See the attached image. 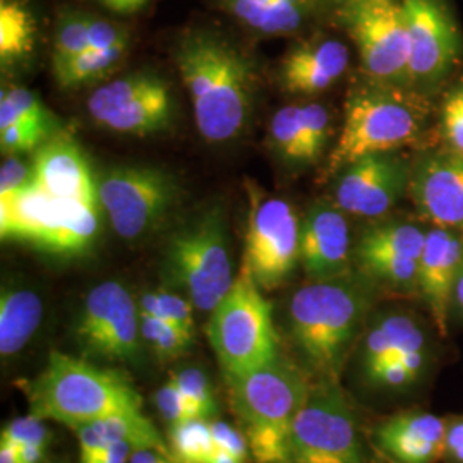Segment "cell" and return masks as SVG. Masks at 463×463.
Listing matches in <instances>:
<instances>
[{
    "instance_id": "obj_1",
    "label": "cell",
    "mask_w": 463,
    "mask_h": 463,
    "mask_svg": "<svg viewBox=\"0 0 463 463\" xmlns=\"http://www.w3.org/2000/svg\"><path fill=\"white\" fill-rule=\"evenodd\" d=\"M175 62L199 134L210 143H223L242 133L252 99L248 59L222 36L194 32L177 45Z\"/></svg>"
},
{
    "instance_id": "obj_2",
    "label": "cell",
    "mask_w": 463,
    "mask_h": 463,
    "mask_svg": "<svg viewBox=\"0 0 463 463\" xmlns=\"http://www.w3.org/2000/svg\"><path fill=\"white\" fill-rule=\"evenodd\" d=\"M369 294L347 275L313 281L290 298L288 331L307 376L315 383H338L354 347Z\"/></svg>"
},
{
    "instance_id": "obj_3",
    "label": "cell",
    "mask_w": 463,
    "mask_h": 463,
    "mask_svg": "<svg viewBox=\"0 0 463 463\" xmlns=\"http://www.w3.org/2000/svg\"><path fill=\"white\" fill-rule=\"evenodd\" d=\"M32 412L78 430L110 415L143 411L133 383L116 369L52 350L43 371L24 384Z\"/></svg>"
},
{
    "instance_id": "obj_4",
    "label": "cell",
    "mask_w": 463,
    "mask_h": 463,
    "mask_svg": "<svg viewBox=\"0 0 463 463\" xmlns=\"http://www.w3.org/2000/svg\"><path fill=\"white\" fill-rule=\"evenodd\" d=\"M430 120V101L415 88L369 81L345 101L344 126L331 151L326 177L374 153H392L417 143Z\"/></svg>"
},
{
    "instance_id": "obj_5",
    "label": "cell",
    "mask_w": 463,
    "mask_h": 463,
    "mask_svg": "<svg viewBox=\"0 0 463 463\" xmlns=\"http://www.w3.org/2000/svg\"><path fill=\"white\" fill-rule=\"evenodd\" d=\"M225 380L252 458L258 463H290L292 424L313 384L306 371L280 355L271 364Z\"/></svg>"
},
{
    "instance_id": "obj_6",
    "label": "cell",
    "mask_w": 463,
    "mask_h": 463,
    "mask_svg": "<svg viewBox=\"0 0 463 463\" xmlns=\"http://www.w3.org/2000/svg\"><path fill=\"white\" fill-rule=\"evenodd\" d=\"M206 335L225 378L248 374L280 357L271 304L246 268L212 311Z\"/></svg>"
},
{
    "instance_id": "obj_7",
    "label": "cell",
    "mask_w": 463,
    "mask_h": 463,
    "mask_svg": "<svg viewBox=\"0 0 463 463\" xmlns=\"http://www.w3.org/2000/svg\"><path fill=\"white\" fill-rule=\"evenodd\" d=\"M164 279L194 309L212 313L233 285L225 215L212 208L175 232L164 252Z\"/></svg>"
},
{
    "instance_id": "obj_8",
    "label": "cell",
    "mask_w": 463,
    "mask_h": 463,
    "mask_svg": "<svg viewBox=\"0 0 463 463\" xmlns=\"http://www.w3.org/2000/svg\"><path fill=\"white\" fill-rule=\"evenodd\" d=\"M290 463H367L359 420L338 383H313L292 424Z\"/></svg>"
},
{
    "instance_id": "obj_9",
    "label": "cell",
    "mask_w": 463,
    "mask_h": 463,
    "mask_svg": "<svg viewBox=\"0 0 463 463\" xmlns=\"http://www.w3.org/2000/svg\"><path fill=\"white\" fill-rule=\"evenodd\" d=\"M340 17L369 80L414 88L403 0H344Z\"/></svg>"
},
{
    "instance_id": "obj_10",
    "label": "cell",
    "mask_w": 463,
    "mask_h": 463,
    "mask_svg": "<svg viewBox=\"0 0 463 463\" xmlns=\"http://www.w3.org/2000/svg\"><path fill=\"white\" fill-rule=\"evenodd\" d=\"M430 364L428 331L405 311L378 317L361 344V373L374 388L407 390L422 380Z\"/></svg>"
},
{
    "instance_id": "obj_11",
    "label": "cell",
    "mask_w": 463,
    "mask_h": 463,
    "mask_svg": "<svg viewBox=\"0 0 463 463\" xmlns=\"http://www.w3.org/2000/svg\"><path fill=\"white\" fill-rule=\"evenodd\" d=\"M179 198L172 175L155 166H116L99 183V201L117 235L136 241L165 222Z\"/></svg>"
},
{
    "instance_id": "obj_12",
    "label": "cell",
    "mask_w": 463,
    "mask_h": 463,
    "mask_svg": "<svg viewBox=\"0 0 463 463\" xmlns=\"http://www.w3.org/2000/svg\"><path fill=\"white\" fill-rule=\"evenodd\" d=\"M139 306L120 281H103L84 298L76 342L84 357L136 363L141 357Z\"/></svg>"
},
{
    "instance_id": "obj_13",
    "label": "cell",
    "mask_w": 463,
    "mask_h": 463,
    "mask_svg": "<svg viewBox=\"0 0 463 463\" xmlns=\"http://www.w3.org/2000/svg\"><path fill=\"white\" fill-rule=\"evenodd\" d=\"M86 109L109 131L148 136L170 126L174 101L168 84L158 74L139 71L99 86Z\"/></svg>"
},
{
    "instance_id": "obj_14",
    "label": "cell",
    "mask_w": 463,
    "mask_h": 463,
    "mask_svg": "<svg viewBox=\"0 0 463 463\" xmlns=\"http://www.w3.org/2000/svg\"><path fill=\"white\" fill-rule=\"evenodd\" d=\"M300 220L280 198L250 194L246 252L242 268L261 290H273L288 280L298 265Z\"/></svg>"
},
{
    "instance_id": "obj_15",
    "label": "cell",
    "mask_w": 463,
    "mask_h": 463,
    "mask_svg": "<svg viewBox=\"0 0 463 463\" xmlns=\"http://www.w3.org/2000/svg\"><path fill=\"white\" fill-rule=\"evenodd\" d=\"M412 162L400 151L374 153L340 172L335 204L354 216L380 218L409 193Z\"/></svg>"
},
{
    "instance_id": "obj_16",
    "label": "cell",
    "mask_w": 463,
    "mask_h": 463,
    "mask_svg": "<svg viewBox=\"0 0 463 463\" xmlns=\"http://www.w3.org/2000/svg\"><path fill=\"white\" fill-rule=\"evenodd\" d=\"M412 86L426 91L447 80L458 64L460 36L443 0H403Z\"/></svg>"
},
{
    "instance_id": "obj_17",
    "label": "cell",
    "mask_w": 463,
    "mask_h": 463,
    "mask_svg": "<svg viewBox=\"0 0 463 463\" xmlns=\"http://www.w3.org/2000/svg\"><path fill=\"white\" fill-rule=\"evenodd\" d=\"M426 231L411 222L371 227L354 248V260L369 280L403 292H417V277Z\"/></svg>"
},
{
    "instance_id": "obj_18",
    "label": "cell",
    "mask_w": 463,
    "mask_h": 463,
    "mask_svg": "<svg viewBox=\"0 0 463 463\" xmlns=\"http://www.w3.org/2000/svg\"><path fill=\"white\" fill-rule=\"evenodd\" d=\"M409 196L430 227L463 232V156L447 148L422 151L412 162Z\"/></svg>"
},
{
    "instance_id": "obj_19",
    "label": "cell",
    "mask_w": 463,
    "mask_h": 463,
    "mask_svg": "<svg viewBox=\"0 0 463 463\" xmlns=\"http://www.w3.org/2000/svg\"><path fill=\"white\" fill-rule=\"evenodd\" d=\"M463 269V232L430 227L426 231L417 294L424 300L434 328L447 336L453 296Z\"/></svg>"
},
{
    "instance_id": "obj_20",
    "label": "cell",
    "mask_w": 463,
    "mask_h": 463,
    "mask_svg": "<svg viewBox=\"0 0 463 463\" xmlns=\"http://www.w3.org/2000/svg\"><path fill=\"white\" fill-rule=\"evenodd\" d=\"M78 199L50 196L30 184L16 196L0 201V235L5 242H21L50 252L57 235L72 215Z\"/></svg>"
},
{
    "instance_id": "obj_21",
    "label": "cell",
    "mask_w": 463,
    "mask_h": 463,
    "mask_svg": "<svg viewBox=\"0 0 463 463\" xmlns=\"http://www.w3.org/2000/svg\"><path fill=\"white\" fill-rule=\"evenodd\" d=\"M298 265L313 281L347 275L350 231L347 218L336 204L317 203L300 220Z\"/></svg>"
},
{
    "instance_id": "obj_22",
    "label": "cell",
    "mask_w": 463,
    "mask_h": 463,
    "mask_svg": "<svg viewBox=\"0 0 463 463\" xmlns=\"http://www.w3.org/2000/svg\"><path fill=\"white\" fill-rule=\"evenodd\" d=\"M447 419L407 411L383 419L373 430V445L390 463L443 462Z\"/></svg>"
},
{
    "instance_id": "obj_23",
    "label": "cell",
    "mask_w": 463,
    "mask_h": 463,
    "mask_svg": "<svg viewBox=\"0 0 463 463\" xmlns=\"http://www.w3.org/2000/svg\"><path fill=\"white\" fill-rule=\"evenodd\" d=\"M33 179L50 196L99 203L95 181L81 146L66 134L43 143L33 160Z\"/></svg>"
},
{
    "instance_id": "obj_24",
    "label": "cell",
    "mask_w": 463,
    "mask_h": 463,
    "mask_svg": "<svg viewBox=\"0 0 463 463\" xmlns=\"http://www.w3.org/2000/svg\"><path fill=\"white\" fill-rule=\"evenodd\" d=\"M348 49L333 38H315L294 45L280 66L281 90L288 95L323 93L347 71Z\"/></svg>"
},
{
    "instance_id": "obj_25",
    "label": "cell",
    "mask_w": 463,
    "mask_h": 463,
    "mask_svg": "<svg viewBox=\"0 0 463 463\" xmlns=\"http://www.w3.org/2000/svg\"><path fill=\"white\" fill-rule=\"evenodd\" d=\"M80 445L81 463H91L105 448L114 443H131L134 448H155L170 455L168 447L155 424L143 411L110 415L74 430Z\"/></svg>"
},
{
    "instance_id": "obj_26",
    "label": "cell",
    "mask_w": 463,
    "mask_h": 463,
    "mask_svg": "<svg viewBox=\"0 0 463 463\" xmlns=\"http://www.w3.org/2000/svg\"><path fill=\"white\" fill-rule=\"evenodd\" d=\"M43 304L40 296L21 287H4L0 294V355L13 357L28 345L40 328Z\"/></svg>"
},
{
    "instance_id": "obj_27",
    "label": "cell",
    "mask_w": 463,
    "mask_h": 463,
    "mask_svg": "<svg viewBox=\"0 0 463 463\" xmlns=\"http://www.w3.org/2000/svg\"><path fill=\"white\" fill-rule=\"evenodd\" d=\"M36 23L32 11L19 0H0V59L13 64L32 53Z\"/></svg>"
},
{
    "instance_id": "obj_28",
    "label": "cell",
    "mask_w": 463,
    "mask_h": 463,
    "mask_svg": "<svg viewBox=\"0 0 463 463\" xmlns=\"http://www.w3.org/2000/svg\"><path fill=\"white\" fill-rule=\"evenodd\" d=\"M128 49H88L62 66L53 67L55 80L61 88L69 90L83 84L95 83L112 72Z\"/></svg>"
},
{
    "instance_id": "obj_29",
    "label": "cell",
    "mask_w": 463,
    "mask_h": 463,
    "mask_svg": "<svg viewBox=\"0 0 463 463\" xmlns=\"http://www.w3.org/2000/svg\"><path fill=\"white\" fill-rule=\"evenodd\" d=\"M168 449L174 463H206L215 451L210 419H193L168 428Z\"/></svg>"
},
{
    "instance_id": "obj_30",
    "label": "cell",
    "mask_w": 463,
    "mask_h": 463,
    "mask_svg": "<svg viewBox=\"0 0 463 463\" xmlns=\"http://www.w3.org/2000/svg\"><path fill=\"white\" fill-rule=\"evenodd\" d=\"M141 315L153 316L194 336V306L175 290H155L143 294L139 302Z\"/></svg>"
},
{
    "instance_id": "obj_31",
    "label": "cell",
    "mask_w": 463,
    "mask_h": 463,
    "mask_svg": "<svg viewBox=\"0 0 463 463\" xmlns=\"http://www.w3.org/2000/svg\"><path fill=\"white\" fill-rule=\"evenodd\" d=\"M269 134L273 146L283 160L292 164H306V143L300 107L288 105L280 109L273 116Z\"/></svg>"
},
{
    "instance_id": "obj_32",
    "label": "cell",
    "mask_w": 463,
    "mask_h": 463,
    "mask_svg": "<svg viewBox=\"0 0 463 463\" xmlns=\"http://www.w3.org/2000/svg\"><path fill=\"white\" fill-rule=\"evenodd\" d=\"M26 122L50 129L52 117L45 105L30 90L21 86L4 90L0 97V128Z\"/></svg>"
},
{
    "instance_id": "obj_33",
    "label": "cell",
    "mask_w": 463,
    "mask_h": 463,
    "mask_svg": "<svg viewBox=\"0 0 463 463\" xmlns=\"http://www.w3.org/2000/svg\"><path fill=\"white\" fill-rule=\"evenodd\" d=\"M139 328L143 342L165 361L179 359L194 342V336L153 316L139 313Z\"/></svg>"
},
{
    "instance_id": "obj_34",
    "label": "cell",
    "mask_w": 463,
    "mask_h": 463,
    "mask_svg": "<svg viewBox=\"0 0 463 463\" xmlns=\"http://www.w3.org/2000/svg\"><path fill=\"white\" fill-rule=\"evenodd\" d=\"M90 49L88 38V14L66 13L62 14L53 40V67L62 66L67 61Z\"/></svg>"
},
{
    "instance_id": "obj_35",
    "label": "cell",
    "mask_w": 463,
    "mask_h": 463,
    "mask_svg": "<svg viewBox=\"0 0 463 463\" xmlns=\"http://www.w3.org/2000/svg\"><path fill=\"white\" fill-rule=\"evenodd\" d=\"M439 133L443 148L463 156V80L455 84L441 101Z\"/></svg>"
},
{
    "instance_id": "obj_36",
    "label": "cell",
    "mask_w": 463,
    "mask_h": 463,
    "mask_svg": "<svg viewBox=\"0 0 463 463\" xmlns=\"http://www.w3.org/2000/svg\"><path fill=\"white\" fill-rule=\"evenodd\" d=\"M311 0H271L261 34L280 36L298 32L309 13Z\"/></svg>"
},
{
    "instance_id": "obj_37",
    "label": "cell",
    "mask_w": 463,
    "mask_h": 463,
    "mask_svg": "<svg viewBox=\"0 0 463 463\" xmlns=\"http://www.w3.org/2000/svg\"><path fill=\"white\" fill-rule=\"evenodd\" d=\"M170 380L174 381L181 388L184 395L198 407L204 419H212L216 414L218 403L215 392L201 369L185 367L177 373H172Z\"/></svg>"
},
{
    "instance_id": "obj_38",
    "label": "cell",
    "mask_w": 463,
    "mask_h": 463,
    "mask_svg": "<svg viewBox=\"0 0 463 463\" xmlns=\"http://www.w3.org/2000/svg\"><path fill=\"white\" fill-rule=\"evenodd\" d=\"M45 422L47 420L43 417L33 412L16 417L2 428L0 445L14 448L24 447V445L49 447L50 430Z\"/></svg>"
},
{
    "instance_id": "obj_39",
    "label": "cell",
    "mask_w": 463,
    "mask_h": 463,
    "mask_svg": "<svg viewBox=\"0 0 463 463\" xmlns=\"http://www.w3.org/2000/svg\"><path fill=\"white\" fill-rule=\"evenodd\" d=\"M302 129L306 143V164L316 162L330 137V114L319 103H307L300 107Z\"/></svg>"
},
{
    "instance_id": "obj_40",
    "label": "cell",
    "mask_w": 463,
    "mask_h": 463,
    "mask_svg": "<svg viewBox=\"0 0 463 463\" xmlns=\"http://www.w3.org/2000/svg\"><path fill=\"white\" fill-rule=\"evenodd\" d=\"M155 403L168 428L179 426L193 419H204L198 407L184 395L181 388L172 380L166 381L155 393Z\"/></svg>"
},
{
    "instance_id": "obj_41",
    "label": "cell",
    "mask_w": 463,
    "mask_h": 463,
    "mask_svg": "<svg viewBox=\"0 0 463 463\" xmlns=\"http://www.w3.org/2000/svg\"><path fill=\"white\" fill-rule=\"evenodd\" d=\"M49 128L38 124H14L9 128H0L2 151L9 155H19L40 148L45 141Z\"/></svg>"
},
{
    "instance_id": "obj_42",
    "label": "cell",
    "mask_w": 463,
    "mask_h": 463,
    "mask_svg": "<svg viewBox=\"0 0 463 463\" xmlns=\"http://www.w3.org/2000/svg\"><path fill=\"white\" fill-rule=\"evenodd\" d=\"M33 183V164H26L17 155L4 160L0 168V201L11 199Z\"/></svg>"
},
{
    "instance_id": "obj_43",
    "label": "cell",
    "mask_w": 463,
    "mask_h": 463,
    "mask_svg": "<svg viewBox=\"0 0 463 463\" xmlns=\"http://www.w3.org/2000/svg\"><path fill=\"white\" fill-rule=\"evenodd\" d=\"M88 38L90 49H128V32L116 23L103 17L88 14Z\"/></svg>"
},
{
    "instance_id": "obj_44",
    "label": "cell",
    "mask_w": 463,
    "mask_h": 463,
    "mask_svg": "<svg viewBox=\"0 0 463 463\" xmlns=\"http://www.w3.org/2000/svg\"><path fill=\"white\" fill-rule=\"evenodd\" d=\"M210 430L218 449H223L242 463L248 462L249 445L244 432H239L223 420L210 419Z\"/></svg>"
},
{
    "instance_id": "obj_45",
    "label": "cell",
    "mask_w": 463,
    "mask_h": 463,
    "mask_svg": "<svg viewBox=\"0 0 463 463\" xmlns=\"http://www.w3.org/2000/svg\"><path fill=\"white\" fill-rule=\"evenodd\" d=\"M271 0H225V9L249 30L261 33Z\"/></svg>"
},
{
    "instance_id": "obj_46",
    "label": "cell",
    "mask_w": 463,
    "mask_h": 463,
    "mask_svg": "<svg viewBox=\"0 0 463 463\" xmlns=\"http://www.w3.org/2000/svg\"><path fill=\"white\" fill-rule=\"evenodd\" d=\"M443 463H463V415L447 417Z\"/></svg>"
},
{
    "instance_id": "obj_47",
    "label": "cell",
    "mask_w": 463,
    "mask_h": 463,
    "mask_svg": "<svg viewBox=\"0 0 463 463\" xmlns=\"http://www.w3.org/2000/svg\"><path fill=\"white\" fill-rule=\"evenodd\" d=\"M133 449L131 443H114L105 448L91 463H129Z\"/></svg>"
},
{
    "instance_id": "obj_48",
    "label": "cell",
    "mask_w": 463,
    "mask_h": 463,
    "mask_svg": "<svg viewBox=\"0 0 463 463\" xmlns=\"http://www.w3.org/2000/svg\"><path fill=\"white\" fill-rule=\"evenodd\" d=\"M129 463H174L172 457L155 448H134Z\"/></svg>"
},
{
    "instance_id": "obj_49",
    "label": "cell",
    "mask_w": 463,
    "mask_h": 463,
    "mask_svg": "<svg viewBox=\"0 0 463 463\" xmlns=\"http://www.w3.org/2000/svg\"><path fill=\"white\" fill-rule=\"evenodd\" d=\"M16 449L19 463H42L47 448L40 447V445H24Z\"/></svg>"
},
{
    "instance_id": "obj_50",
    "label": "cell",
    "mask_w": 463,
    "mask_h": 463,
    "mask_svg": "<svg viewBox=\"0 0 463 463\" xmlns=\"http://www.w3.org/2000/svg\"><path fill=\"white\" fill-rule=\"evenodd\" d=\"M453 311L457 315L463 316V269L457 281V287H455V296H453Z\"/></svg>"
},
{
    "instance_id": "obj_51",
    "label": "cell",
    "mask_w": 463,
    "mask_h": 463,
    "mask_svg": "<svg viewBox=\"0 0 463 463\" xmlns=\"http://www.w3.org/2000/svg\"><path fill=\"white\" fill-rule=\"evenodd\" d=\"M206 463H242L241 460H237L235 457H232L231 453L223 451V449H218L215 448V451L212 453V457L208 458Z\"/></svg>"
},
{
    "instance_id": "obj_52",
    "label": "cell",
    "mask_w": 463,
    "mask_h": 463,
    "mask_svg": "<svg viewBox=\"0 0 463 463\" xmlns=\"http://www.w3.org/2000/svg\"><path fill=\"white\" fill-rule=\"evenodd\" d=\"M0 463H19L16 448L0 445Z\"/></svg>"
},
{
    "instance_id": "obj_53",
    "label": "cell",
    "mask_w": 463,
    "mask_h": 463,
    "mask_svg": "<svg viewBox=\"0 0 463 463\" xmlns=\"http://www.w3.org/2000/svg\"><path fill=\"white\" fill-rule=\"evenodd\" d=\"M99 4L117 14H126V0H99Z\"/></svg>"
},
{
    "instance_id": "obj_54",
    "label": "cell",
    "mask_w": 463,
    "mask_h": 463,
    "mask_svg": "<svg viewBox=\"0 0 463 463\" xmlns=\"http://www.w3.org/2000/svg\"><path fill=\"white\" fill-rule=\"evenodd\" d=\"M149 0H126V14H136L148 5Z\"/></svg>"
},
{
    "instance_id": "obj_55",
    "label": "cell",
    "mask_w": 463,
    "mask_h": 463,
    "mask_svg": "<svg viewBox=\"0 0 463 463\" xmlns=\"http://www.w3.org/2000/svg\"><path fill=\"white\" fill-rule=\"evenodd\" d=\"M325 2H338V4H342L344 0H325Z\"/></svg>"
}]
</instances>
